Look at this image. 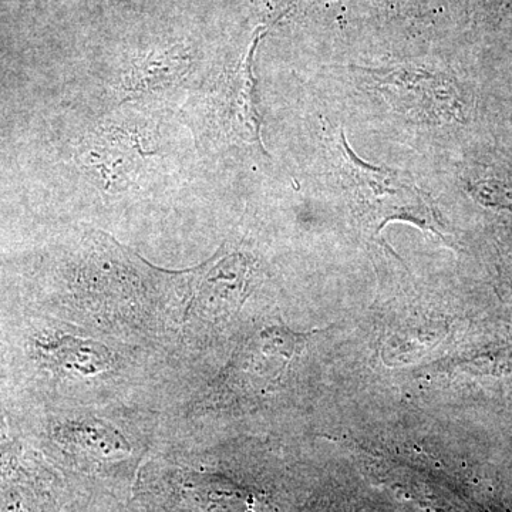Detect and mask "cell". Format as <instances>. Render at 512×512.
<instances>
[{
  "label": "cell",
  "mask_w": 512,
  "mask_h": 512,
  "mask_svg": "<svg viewBox=\"0 0 512 512\" xmlns=\"http://www.w3.org/2000/svg\"><path fill=\"white\" fill-rule=\"evenodd\" d=\"M188 69V56L183 47L164 53H153L140 60L127 77V92H147L148 89L170 83Z\"/></svg>",
  "instance_id": "3"
},
{
  "label": "cell",
  "mask_w": 512,
  "mask_h": 512,
  "mask_svg": "<svg viewBox=\"0 0 512 512\" xmlns=\"http://www.w3.org/2000/svg\"><path fill=\"white\" fill-rule=\"evenodd\" d=\"M256 43H258V37L252 43L237 74L232 77L229 86L225 87L221 106L225 120L228 119L229 126L237 131L239 137L264 147L261 140V116H259L255 99V77L252 72Z\"/></svg>",
  "instance_id": "2"
},
{
  "label": "cell",
  "mask_w": 512,
  "mask_h": 512,
  "mask_svg": "<svg viewBox=\"0 0 512 512\" xmlns=\"http://www.w3.org/2000/svg\"><path fill=\"white\" fill-rule=\"evenodd\" d=\"M342 147L345 151L346 167L355 178L360 194L375 212L379 229L386 222L406 220L436 231L433 215L412 184L403 183L399 174L372 168L357 160L345 141H342Z\"/></svg>",
  "instance_id": "1"
}]
</instances>
